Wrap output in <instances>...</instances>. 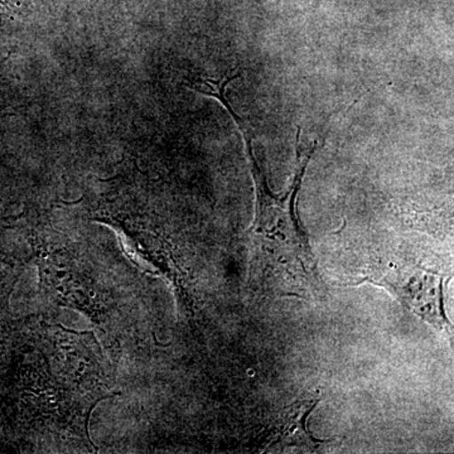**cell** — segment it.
Returning a JSON list of instances; mask_svg holds the SVG:
<instances>
[{"mask_svg":"<svg viewBox=\"0 0 454 454\" xmlns=\"http://www.w3.org/2000/svg\"><path fill=\"white\" fill-rule=\"evenodd\" d=\"M230 80H207L202 95L220 101L243 136L255 188V219L249 230L250 282L260 294L324 300L327 288L318 271L310 249L309 235L297 215V199L307 167L315 154L317 143L309 148L301 146V128L295 134L294 177L284 195H276L269 188L264 170L254 154L253 138L247 122L234 112L226 98Z\"/></svg>","mask_w":454,"mask_h":454,"instance_id":"1","label":"cell"},{"mask_svg":"<svg viewBox=\"0 0 454 454\" xmlns=\"http://www.w3.org/2000/svg\"><path fill=\"white\" fill-rule=\"evenodd\" d=\"M373 284L387 289L405 309L450 337L453 328L444 309V279L434 271L411 260L379 255L367 269L365 276L346 286Z\"/></svg>","mask_w":454,"mask_h":454,"instance_id":"2","label":"cell"},{"mask_svg":"<svg viewBox=\"0 0 454 454\" xmlns=\"http://www.w3.org/2000/svg\"><path fill=\"white\" fill-rule=\"evenodd\" d=\"M321 402V395L315 394L297 400L286 409L269 430L265 438V448L278 447L279 450L286 447L301 448V450L317 452L325 441H318L313 437L309 428L310 414Z\"/></svg>","mask_w":454,"mask_h":454,"instance_id":"3","label":"cell"}]
</instances>
